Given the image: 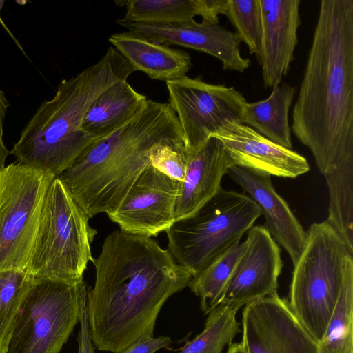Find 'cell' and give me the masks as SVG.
<instances>
[{"mask_svg":"<svg viewBox=\"0 0 353 353\" xmlns=\"http://www.w3.org/2000/svg\"><path fill=\"white\" fill-rule=\"evenodd\" d=\"M93 263L94 283L86 296L89 332L98 350L112 353L153 337L163 305L194 276L155 240L121 230L105 237Z\"/></svg>","mask_w":353,"mask_h":353,"instance_id":"obj_1","label":"cell"},{"mask_svg":"<svg viewBox=\"0 0 353 353\" xmlns=\"http://www.w3.org/2000/svg\"><path fill=\"white\" fill-rule=\"evenodd\" d=\"M292 131L324 175L353 158V0H322Z\"/></svg>","mask_w":353,"mask_h":353,"instance_id":"obj_2","label":"cell"},{"mask_svg":"<svg viewBox=\"0 0 353 353\" xmlns=\"http://www.w3.org/2000/svg\"><path fill=\"white\" fill-rule=\"evenodd\" d=\"M160 145L184 147L183 135L169 103L147 100L130 121L94 141L58 177L75 202L92 218L112 213Z\"/></svg>","mask_w":353,"mask_h":353,"instance_id":"obj_3","label":"cell"},{"mask_svg":"<svg viewBox=\"0 0 353 353\" xmlns=\"http://www.w3.org/2000/svg\"><path fill=\"white\" fill-rule=\"evenodd\" d=\"M134 70L112 46L97 63L63 80L37 108L10 154L17 163L59 177L97 140L82 128L88 108L105 89Z\"/></svg>","mask_w":353,"mask_h":353,"instance_id":"obj_4","label":"cell"},{"mask_svg":"<svg viewBox=\"0 0 353 353\" xmlns=\"http://www.w3.org/2000/svg\"><path fill=\"white\" fill-rule=\"evenodd\" d=\"M89 220L60 179L54 178L44 199L26 270L34 279L83 281L88 263L94 261L91 245L97 232Z\"/></svg>","mask_w":353,"mask_h":353,"instance_id":"obj_5","label":"cell"},{"mask_svg":"<svg viewBox=\"0 0 353 353\" xmlns=\"http://www.w3.org/2000/svg\"><path fill=\"white\" fill-rule=\"evenodd\" d=\"M353 255L338 232L327 222L312 224L294 265L289 306L310 334L323 339L336 307L346 256Z\"/></svg>","mask_w":353,"mask_h":353,"instance_id":"obj_6","label":"cell"},{"mask_svg":"<svg viewBox=\"0 0 353 353\" xmlns=\"http://www.w3.org/2000/svg\"><path fill=\"white\" fill-rule=\"evenodd\" d=\"M261 215L247 194L221 188L196 212L176 220L165 231L168 250L194 276L239 243Z\"/></svg>","mask_w":353,"mask_h":353,"instance_id":"obj_7","label":"cell"},{"mask_svg":"<svg viewBox=\"0 0 353 353\" xmlns=\"http://www.w3.org/2000/svg\"><path fill=\"white\" fill-rule=\"evenodd\" d=\"M83 280L34 279L3 353H59L79 321Z\"/></svg>","mask_w":353,"mask_h":353,"instance_id":"obj_8","label":"cell"},{"mask_svg":"<svg viewBox=\"0 0 353 353\" xmlns=\"http://www.w3.org/2000/svg\"><path fill=\"white\" fill-rule=\"evenodd\" d=\"M54 178L17 162L0 172V271L26 269Z\"/></svg>","mask_w":353,"mask_h":353,"instance_id":"obj_9","label":"cell"},{"mask_svg":"<svg viewBox=\"0 0 353 353\" xmlns=\"http://www.w3.org/2000/svg\"><path fill=\"white\" fill-rule=\"evenodd\" d=\"M166 86L187 153L197 150L226 124H243L248 102L233 87L210 84L200 77L187 76L166 81Z\"/></svg>","mask_w":353,"mask_h":353,"instance_id":"obj_10","label":"cell"},{"mask_svg":"<svg viewBox=\"0 0 353 353\" xmlns=\"http://www.w3.org/2000/svg\"><path fill=\"white\" fill-rule=\"evenodd\" d=\"M242 325L247 353H319L318 342L277 292L246 304Z\"/></svg>","mask_w":353,"mask_h":353,"instance_id":"obj_11","label":"cell"},{"mask_svg":"<svg viewBox=\"0 0 353 353\" xmlns=\"http://www.w3.org/2000/svg\"><path fill=\"white\" fill-rule=\"evenodd\" d=\"M180 186V181L150 165L108 216L123 231L155 237L176 221L175 206Z\"/></svg>","mask_w":353,"mask_h":353,"instance_id":"obj_12","label":"cell"},{"mask_svg":"<svg viewBox=\"0 0 353 353\" xmlns=\"http://www.w3.org/2000/svg\"><path fill=\"white\" fill-rule=\"evenodd\" d=\"M245 241V250L212 310L221 305L241 307L277 292L283 268L279 246L264 225L252 226Z\"/></svg>","mask_w":353,"mask_h":353,"instance_id":"obj_13","label":"cell"},{"mask_svg":"<svg viewBox=\"0 0 353 353\" xmlns=\"http://www.w3.org/2000/svg\"><path fill=\"white\" fill-rule=\"evenodd\" d=\"M117 23L132 34L163 45H177L205 52L219 59L224 70L244 72L250 65L249 59L240 53L241 39L236 32L218 24L197 23L164 26L134 23L124 18Z\"/></svg>","mask_w":353,"mask_h":353,"instance_id":"obj_14","label":"cell"},{"mask_svg":"<svg viewBox=\"0 0 353 353\" xmlns=\"http://www.w3.org/2000/svg\"><path fill=\"white\" fill-rule=\"evenodd\" d=\"M212 136L221 141L232 165L284 178H296L310 170L303 156L245 124L229 123Z\"/></svg>","mask_w":353,"mask_h":353,"instance_id":"obj_15","label":"cell"},{"mask_svg":"<svg viewBox=\"0 0 353 353\" xmlns=\"http://www.w3.org/2000/svg\"><path fill=\"white\" fill-rule=\"evenodd\" d=\"M262 41L257 57L265 88L281 82L294 59L301 24L300 0H259Z\"/></svg>","mask_w":353,"mask_h":353,"instance_id":"obj_16","label":"cell"},{"mask_svg":"<svg viewBox=\"0 0 353 353\" xmlns=\"http://www.w3.org/2000/svg\"><path fill=\"white\" fill-rule=\"evenodd\" d=\"M228 174L259 208L265 216V227L294 265L303 250L306 231L275 190L271 176L235 165L229 168Z\"/></svg>","mask_w":353,"mask_h":353,"instance_id":"obj_17","label":"cell"},{"mask_svg":"<svg viewBox=\"0 0 353 353\" xmlns=\"http://www.w3.org/2000/svg\"><path fill=\"white\" fill-rule=\"evenodd\" d=\"M231 166L223 143L214 136L187 153V170L176 201V220L191 215L211 199L221 188V179Z\"/></svg>","mask_w":353,"mask_h":353,"instance_id":"obj_18","label":"cell"},{"mask_svg":"<svg viewBox=\"0 0 353 353\" xmlns=\"http://www.w3.org/2000/svg\"><path fill=\"white\" fill-rule=\"evenodd\" d=\"M108 41L134 71H141L152 79L166 82L181 79L192 66L187 52L134 36L128 31L113 34Z\"/></svg>","mask_w":353,"mask_h":353,"instance_id":"obj_19","label":"cell"},{"mask_svg":"<svg viewBox=\"0 0 353 353\" xmlns=\"http://www.w3.org/2000/svg\"><path fill=\"white\" fill-rule=\"evenodd\" d=\"M147 100L127 81H117L92 102L83 119L82 128L95 140L104 138L134 118Z\"/></svg>","mask_w":353,"mask_h":353,"instance_id":"obj_20","label":"cell"},{"mask_svg":"<svg viewBox=\"0 0 353 353\" xmlns=\"http://www.w3.org/2000/svg\"><path fill=\"white\" fill-rule=\"evenodd\" d=\"M295 92V88L285 83L274 86L267 99L248 103L243 124L255 128L272 142L292 150L288 114Z\"/></svg>","mask_w":353,"mask_h":353,"instance_id":"obj_21","label":"cell"},{"mask_svg":"<svg viewBox=\"0 0 353 353\" xmlns=\"http://www.w3.org/2000/svg\"><path fill=\"white\" fill-rule=\"evenodd\" d=\"M352 256L350 254L345 258L338 301L325 333L318 343L319 353H353Z\"/></svg>","mask_w":353,"mask_h":353,"instance_id":"obj_22","label":"cell"},{"mask_svg":"<svg viewBox=\"0 0 353 353\" xmlns=\"http://www.w3.org/2000/svg\"><path fill=\"white\" fill-rule=\"evenodd\" d=\"M324 176L330 196L326 221L353 253V158Z\"/></svg>","mask_w":353,"mask_h":353,"instance_id":"obj_23","label":"cell"},{"mask_svg":"<svg viewBox=\"0 0 353 353\" xmlns=\"http://www.w3.org/2000/svg\"><path fill=\"white\" fill-rule=\"evenodd\" d=\"M125 6L124 19L134 23L181 26L194 23L201 14V0H125L115 1Z\"/></svg>","mask_w":353,"mask_h":353,"instance_id":"obj_24","label":"cell"},{"mask_svg":"<svg viewBox=\"0 0 353 353\" xmlns=\"http://www.w3.org/2000/svg\"><path fill=\"white\" fill-rule=\"evenodd\" d=\"M245 248V241L235 244L190 281L188 287L199 297L201 310L204 314L211 311Z\"/></svg>","mask_w":353,"mask_h":353,"instance_id":"obj_25","label":"cell"},{"mask_svg":"<svg viewBox=\"0 0 353 353\" xmlns=\"http://www.w3.org/2000/svg\"><path fill=\"white\" fill-rule=\"evenodd\" d=\"M238 305H221L208 314L202 332L188 341L179 353H221L240 332L236 315Z\"/></svg>","mask_w":353,"mask_h":353,"instance_id":"obj_26","label":"cell"},{"mask_svg":"<svg viewBox=\"0 0 353 353\" xmlns=\"http://www.w3.org/2000/svg\"><path fill=\"white\" fill-rule=\"evenodd\" d=\"M34 278L26 270L0 271V353H3L21 304Z\"/></svg>","mask_w":353,"mask_h":353,"instance_id":"obj_27","label":"cell"},{"mask_svg":"<svg viewBox=\"0 0 353 353\" xmlns=\"http://www.w3.org/2000/svg\"><path fill=\"white\" fill-rule=\"evenodd\" d=\"M251 54L258 57L262 41L259 0H228L225 14Z\"/></svg>","mask_w":353,"mask_h":353,"instance_id":"obj_28","label":"cell"},{"mask_svg":"<svg viewBox=\"0 0 353 353\" xmlns=\"http://www.w3.org/2000/svg\"><path fill=\"white\" fill-rule=\"evenodd\" d=\"M150 163L165 175L183 182L187 170V152L183 147L160 145L152 152Z\"/></svg>","mask_w":353,"mask_h":353,"instance_id":"obj_29","label":"cell"},{"mask_svg":"<svg viewBox=\"0 0 353 353\" xmlns=\"http://www.w3.org/2000/svg\"><path fill=\"white\" fill-rule=\"evenodd\" d=\"M88 288L81 294L80 299V328L78 336L79 353H94L93 343L90 338L86 310Z\"/></svg>","mask_w":353,"mask_h":353,"instance_id":"obj_30","label":"cell"},{"mask_svg":"<svg viewBox=\"0 0 353 353\" xmlns=\"http://www.w3.org/2000/svg\"><path fill=\"white\" fill-rule=\"evenodd\" d=\"M168 336L148 337L139 340L119 353H154L172 343Z\"/></svg>","mask_w":353,"mask_h":353,"instance_id":"obj_31","label":"cell"},{"mask_svg":"<svg viewBox=\"0 0 353 353\" xmlns=\"http://www.w3.org/2000/svg\"><path fill=\"white\" fill-rule=\"evenodd\" d=\"M228 0H201L202 22L218 24L219 15L225 14Z\"/></svg>","mask_w":353,"mask_h":353,"instance_id":"obj_32","label":"cell"},{"mask_svg":"<svg viewBox=\"0 0 353 353\" xmlns=\"http://www.w3.org/2000/svg\"><path fill=\"white\" fill-rule=\"evenodd\" d=\"M8 107L9 103L4 92L0 88V172L4 168L6 160L10 154L3 141L4 121Z\"/></svg>","mask_w":353,"mask_h":353,"instance_id":"obj_33","label":"cell"},{"mask_svg":"<svg viewBox=\"0 0 353 353\" xmlns=\"http://www.w3.org/2000/svg\"><path fill=\"white\" fill-rule=\"evenodd\" d=\"M227 353H247L243 343H229Z\"/></svg>","mask_w":353,"mask_h":353,"instance_id":"obj_34","label":"cell"},{"mask_svg":"<svg viewBox=\"0 0 353 353\" xmlns=\"http://www.w3.org/2000/svg\"><path fill=\"white\" fill-rule=\"evenodd\" d=\"M5 1H0V23L1 26L3 27V28L8 32V33L12 37V39L14 41V42L17 43L18 47L22 50V52L25 54L22 46L20 45V43L18 42V41L15 39V37L12 35L11 32L9 30V29L7 28L6 25L3 23V20L1 17V10L2 7L3 6Z\"/></svg>","mask_w":353,"mask_h":353,"instance_id":"obj_35","label":"cell"}]
</instances>
